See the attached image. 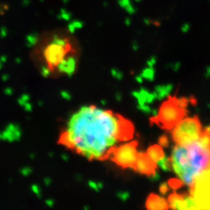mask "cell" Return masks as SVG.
Returning a JSON list of instances; mask_svg holds the SVG:
<instances>
[{"instance_id": "cell-5", "label": "cell", "mask_w": 210, "mask_h": 210, "mask_svg": "<svg viewBox=\"0 0 210 210\" xmlns=\"http://www.w3.org/2000/svg\"><path fill=\"white\" fill-rule=\"evenodd\" d=\"M190 194L194 198L197 209H210V167L202 172L190 186Z\"/></svg>"}, {"instance_id": "cell-8", "label": "cell", "mask_w": 210, "mask_h": 210, "mask_svg": "<svg viewBox=\"0 0 210 210\" xmlns=\"http://www.w3.org/2000/svg\"><path fill=\"white\" fill-rule=\"evenodd\" d=\"M157 165L155 162L149 158L147 153H138V156L136 160L134 169L136 171L142 174H146L147 176H151L156 171Z\"/></svg>"}, {"instance_id": "cell-60", "label": "cell", "mask_w": 210, "mask_h": 210, "mask_svg": "<svg viewBox=\"0 0 210 210\" xmlns=\"http://www.w3.org/2000/svg\"><path fill=\"white\" fill-rule=\"evenodd\" d=\"M0 141H2V140H1V135H0Z\"/></svg>"}, {"instance_id": "cell-31", "label": "cell", "mask_w": 210, "mask_h": 210, "mask_svg": "<svg viewBox=\"0 0 210 210\" xmlns=\"http://www.w3.org/2000/svg\"><path fill=\"white\" fill-rule=\"evenodd\" d=\"M88 185H89V187L92 188L93 190H94L95 192H100V190L99 189V187H98V185H97V182H95V181H90L88 182Z\"/></svg>"}, {"instance_id": "cell-55", "label": "cell", "mask_w": 210, "mask_h": 210, "mask_svg": "<svg viewBox=\"0 0 210 210\" xmlns=\"http://www.w3.org/2000/svg\"><path fill=\"white\" fill-rule=\"evenodd\" d=\"M101 103H102V104H104V105H105V104H107V102H106V101H104V100H101Z\"/></svg>"}, {"instance_id": "cell-7", "label": "cell", "mask_w": 210, "mask_h": 210, "mask_svg": "<svg viewBox=\"0 0 210 210\" xmlns=\"http://www.w3.org/2000/svg\"><path fill=\"white\" fill-rule=\"evenodd\" d=\"M66 52L67 49L66 46H62L52 41L45 50V57L48 66L51 68L57 66L65 58Z\"/></svg>"}, {"instance_id": "cell-59", "label": "cell", "mask_w": 210, "mask_h": 210, "mask_svg": "<svg viewBox=\"0 0 210 210\" xmlns=\"http://www.w3.org/2000/svg\"><path fill=\"white\" fill-rule=\"evenodd\" d=\"M40 1H41V2H43V1H45V0H40Z\"/></svg>"}, {"instance_id": "cell-4", "label": "cell", "mask_w": 210, "mask_h": 210, "mask_svg": "<svg viewBox=\"0 0 210 210\" xmlns=\"http://www.w3.org/2000/svg\"><path fill=\"white\" fill-rule=\"evenodd\" d=\"M173 129V139L180 146H187L198 141L202 131L201 122L197 116L183 118Z\"/></svg>"}, {"instance_id": "cell-13", "label": "cell", "mask_w": 210, "mask_h": 210, "mask_svg": "<svg viewBox=\"0 0 210 210\" xmlns=\"http://www.w3.org/2000/svg\"><path fill=\"white\" fill-rule=\"evenodd\" d=\"M147 155L149 156V158L151 159L152 161L157 163L160 160L164 157L165 154L163 150L162 146L160 145H153L149 147V149H147L146 152Z\"/></svg>"}, {"instance_id": "cell-58", "label": "cell", "mask_w": 210, "mask_h": 210, "mask_svg": "<svg viewBox=\"0 0 210 210\" xmlns=\"http://www.w3.org/2000/svg\"><path fill=\"white\" fill-rule=\"evenodd\" d=\"M135 1H136V2H139L140 0H135Z\"/></svg>"}, {"instance_id": "cell-35", "label": "cell", "mask_w": 210, "mask_h": 210, "mask_svg": "<svg viewBox=\"0 0 210 210\" xmlns=\"http://www.w3.org/2000/svg\"><path fill=\"white\" fill-rule=\"evenodd\" d=\"M23 108L27 112H31L32 110H33V106H32L31 104H30L29 101L26 102L24 104H23Z\"/></svg>"}, {"instance_id": "cell-54", "label": "cell", "mask_w": 210, "mask_h": 210, "mask_svg": "<svg viewBox=\"0 0 210 210\" xmlns=\"http://www.w3.org/2000/svg\"><path fill=\"white\" fill-rule=\"evenodd\" d=\"M54 156V153H49V156Z\"/></svg>"}, {"instance_id": "cell-53", "label": "cell", "mask_w": 210, "mask_h": 210, "mask_svg": "<svg viewBox=\"0 0 210 210\" xmlns=\"http://www.w3.org/2000/svg\"><path fill=\"white\" fill-rule=\"evenodd\" d=\"M38 105H39V106H42V105H43V102H42V101H39V102H38Z\"/></svg>"}, {"instance_id": "cell-37", "label": "cell", "mask_w": 210, "mask_h": 210, "mask_svg": "<svg viewBox=\"0 0 210 210\" xmlns=\"http://www.w3.org/2000/svg\"><path fill=\"white\" fill-rule=\"evenodd\" d=\"M13 89L12 88V87H6V88L4 90V93L6 95H7V96H11V95H13Z\"/></svg>"}, {"instance_id": "cell-19", "label": "cell", "mask_w": 210, "mask_h": 210, "mask_svg": "<svg viewBox=\"0 0 210 210\" xmlns=\"http://www.w3.org/2000/svg\"><path fill=\"white\" fill-rule=\"evenodd\" d=\"M83 27V23L79 21H73V22H71V23L68 25L69 30L70 33H72V34H73V33L76 31V30L81 29Z\"/></svg>"}, {"instance_id": "cell-10", "label": "cell", "mask_w": 210, "mask_h": 210, "mask_svg": "<svg viewBox=\"0 0 210 210\" xmlns=\"http://www.w3.org/2000/svg\"><path fill=\"white\" fill-rule=\"evenodd\" d=\"M146 206L149 210H166L169 209L167 200L163 197L155 194H151L148 197Z\"/></svg>"}, {"instance_id": "cell-42", "label": "cell", "mask_w": 210, "mask_h": 210, "mask_svg": "<svg viewBox=\"0 0 210 210\" xmlns=\"http://www.w3.org/2000/svg\"><path fill=\"white\" fill-rule=\"evenodd\" d=\"M61 157H62V161H64L65 162H68V161H69V156L66 153L62 154Z\"/></svg>"}, {"instance_id": "cell-14", "label": "cell", "mask_w": 210, "mask_h": 210, "mask_svg": "<svg viewBox=\"0 0 210 210\" xmlns=\"http://www.w3.org/2000/svg\"><path fill=\"white\" fill-rule=\"evenodd\" d=\"M198 142L204 149L210 152V133L208 131L206 130L202 131Z\"/></svg>"}, {"instance_id": "cell-29", "label": "cell", "mask_w": 210, "mask_h": 210, "mask_svg": "<svg viewBox=\"0 0 210 210\" xmlns=\"http://www.w3.org/2000/svg\"><path fill=\"white\" fill-rule=\"evenodd\" d=\"M138 109L139 110H140V111H143V112H145L146 114L151 113V111H152V109L150 108V107H149V106H148L146 104H141V105H139V104Z\"/></svg>"}, {"instance_id": "cell-25", "label": "cell", "mask_w": 210, "mask_h": 210, "mask_svg": "<svg viewBox=\"0 0 210 210\" xmlns=\"http://www.w3.org/2000/svg\"><path fill=\"white\" fill-rule=\"evenodd\" d=\"M159 145L162 147H167L169 146V139L167 136H161L159 138Z\"/></svg>"}, {"instance_id": "cell-50", "label": "cell", "mask_w": 210, "mask_h": 210, "mask_svg": "<svg viewBox=\"0 0 210 210\" xmlns=\"http://www.w3.org/2000/svg\"><path fill=\"white\" fill-rule=\"evenodd\" d=\"M3 64H4V63H3V62H2L1 61V60H0V70L2 69V67H3Z\"/></svg>"}, {"instance_id": "cell-30", "label": "cell", "mask_w": 210, "mask_h": 210, "mask_svg": "<svg viewBox=\"0 0 210 210\" xmlns=\"http://www.w3.org/2000/svg\"><path fill=\"white\" fill-rule=\"evenodd\" d=\"M118 4L123 9H126L127 7L131 5V1L130 0H118Z\"/></svg>"}, {"instance_id": "cell-9", "label": "cell", "mask_w": 210, "mask_h": 210, "mask_svg": "<svg viewBox=\"0 0 210 210\" xmlns=\"http://www.w3.org/2000/svg\"><path fill=\"white\" fill-rule=\"evenodd\" d=\"M1 140L2 141H8L9 142H16L21 139L22 136L21 127L17 124L10 123L6 127L3 132H0Z\"/></svg>"}, {"instance_id": "cell-57", "label": "cell", "mask_w": 210, "mask_h": 210, "mask_svg": "<svg viewBox=\"0 0 210 210\" xmlns=\"http://www.w3.org/2000/svg\"><path fill=\"white\" fill-rule=\"evenodd\" d=\"M62 1H63L64 2H67V1H68V0H62Z\"/></svg>"}, {"instance_id": "cell-18", "label": "cell", "mask_w": 210, "mask_h": 210, "mask_svg": "<svg viewBox=\"0 0 210 210\" xmlns=\"http://www.w3.org/2000/svg\"><path fill=\"white\" fill-rule=\"evenodd\" d=\"M26 40H27V46L28 47H31L34 45H35L38 41V36H37V34H28L26 37Z\"/></svg>"}, {"instance_id": "cell-45", "label": "cell", "mask_w": 210, "mask_h": 210, "mask_svg": "<svg viewBox=\"0 0 210 210\" xmlns=\"http://www.w3.org/2000/svg\"><path fill=\"white\" fill-rule=\"evenodd\" d=\"M132 49L135 51V52H136V51H138L139 50V44L137 43V42H133V44H132Z\"/></svg>"}, {"instance_id": "cell-48", "label": "cell", "mask_w": 210, "mask_h": 210, "mask_svg": "<svg viewBox=\"0 0 210 210\" xmlns=\"http://www.w3.org/2000/svg\"><path fill=\"white\" fill-rule=\"evenodd\" d=\"M124 23H125V24H126L127 26H129V25L131 24L132 21L129 18H126V20H125V21H124Z\"/></svg>"}, {"instance_id": "cell-23", "label": "cell", "mask_w": 210, "mask_h": 210, "mask_svg": "<svg viewBox=\"0 0 210 210\" xmlns=\"http://www.w3.org/2000/svg\"><path fill=\"white\" fill-rule=\"evenodd\" d=\"M31 191L34 194H36V196L39 199H41L42 197V191H41V187H39L37 185H31Z\"/></svg>"}, {"instance_id": "cell-38", "label": "cell", "mask_w": 210, "mask_h": 210, "mask_svg": "<svg viewBox=\"0 0 210 210\" xmlns=\"http://www.w3.org/2000/svg\"><path fill=\"white\" fill-rule=\"evenodd\" d=\"M149 177H150V180L153 181H156L160 179V174H159L156 171L153 174H152L151 176Z\"/></svg>"}, {"instance_id": "cell-15", "label": "cell", "mask_w": 210, "mask_h": 210, "mask_svg": "<svg viewBox=\"0 0 210 210\" xmlns=\"http://www.w3.org/2000/svg\"><path fill=\"white\" fill-rule=\"evenodd\" d=\"M171 87L172 86L170 85H168V86H157L155 89V91L153 92V94L155 95L156 98L161 100L169 93V92L171 90Z\"/></svg>"}, {"instance_id": "cell-22", "label": "cell", "mask_w": 210, "mask_h": 210, "mask_svg": "<svg viewBox=\"0 0 210 210\" xmlns=\"http://www.w3.org/2000/svg\"><path fill=\"white\" fill-rule=\"evenodd\" d=\"M111 73L112 75V76L115 77L117 80H122L124 77V74L122 73V72L119 71L117 69H111Z\"/></svg>"}, {"instance_id": "cell-2", "label": "cell", "mask_w": 210, "mask_h": 210, "mask_svg": "<svg viewBox=\"0 0 210 210\" xmlns=\"http://www.w3.org/2000/svg\"><path fill=\"white\" fill-rule=\"evenodd\" d=\"M172 169L187 186H192L196 177L208 167L210 152L205 149L198 141L187 146L177 145L172 152Z\"/></svg>"}, {"instance_id": "cell-28", "label": "cell", "mask_w": 210, "mask_h": 210, "mask_svg": "<svg viewBox=\"0 0 210 210\" xmlns=\"http://www.w3.org/2000/svg\"><path fill=\"white\" fill-rule=\"evenodd\" d=\"M169 189H170V187L167 183L161 184V186H160V188H159L160 192H161V194H163V195L167 194V192H168V191H169Z\"/></svg>"}, {"instance_id": "cell-49", "label": "cell", "mask_w": 210, "mask_h": 210, "mask_svg": "<svg viewBox=\"0 0 210 210\" xmlns=\"http://www.w3.org/2000/svg\"><path fill=\"white\" fill-rule=\"evenodd\" d=\"M21 62H22V59H21V58H16V59H15V62H16V64H21Z\"/></svg>"}, {"instance_id": "cell-17", "label": "cell", "mask_w": 210, "mask_h": 210, "mask_svg": "<svg viewBox=\"0 0 210 210\" xmlns=\"http://www.w3.org/2000/svg\"><path fill=\"white\" fill-rule=\"evenodd\" d=\"M154 73H155V71H154L153 68V67H149V68H146L142 70V72H141L140 76L143 79L149 80V81H153L154 79Z\"/></svg>"}, {"instance_id": "cell-44", "label": "cell", "mask_w": 210, "mask_h": 210, "mask_svg": "<svg viewBox=\"0 0 210 210\" xmlns=\"http://www.w3.org/2000/svg\"><path fill=\"white\" fill-rule=\"evenodd\" d=\"M9 79V76L8 74H3L2 76V79L3 82H6L8 81Z\"/></svg>"}, {"instance_id": "cell-3", "label": "cell", "mask_w": 210, "mask_h": 210, "mask_svg": "<svg viewBox=\"0 0 210 210\" xmlns=\"http://www.w3.org/2000/svg\"><path fill=\"white\" fill-rule=\"evenodd\" d=\"M187 100L185 98L170 97L161 105L153 120L164 129H173L187 115Z\"/></svg>"}, {"instance_id": "cell-51", "label": "cell", "mask_w": 210, "mask_h": 210, "mask_svg": "<svg viewBox=\"0 0 210 210\" xmlns=\"http://www.w3.org/2000/svg\"><path fill=\"white\" fill-rule=\"evenodd\" d=\"M30 158L31 159H34V157H35V154L31 153L30 155Z\"/></svg>"}, {"instance_id": "cell-1", "label": "cell", "mask_w": 210, "mask_h": 210, "mask_svg": "<svg viewBox=\"0 0 210 210\" xmlns=\"http://www.w3.org/2000/svg\"><path fill=\"white\" fill-rule=\"evenodd\" d=\"M132 126L111 111L94 106L83 107L69 122L60 142L75 149L88 159H100L117 139H129Z\"/></svg>"}, {"instance_id": "cell-24", "label": "cell", "mask_w": 210, "mask_h": 210, "mask_svg": "<svg viewBox=\"0 0 210 210\" xmlns=\"http://www.w3.org/2000/svg\"><path fill=\"white\" fill-rule=\"evenodd\" d=\"M117 196L122 202H126L130 198V194L129 192H118L117 193Z\"/></svg>"}, {"instance_id": "cell-41", "label": "cell", "mask_w": 210, "mask_h": 210, "mask_svg": "<svg viewBox=\"0 0 210 210\" xmlns=\"http://www.w3.org/2000/svg\"><path fill=\"white\" fill-rule=\"evenodd\" d=\"M115 99L117 101H121L122 100V93H120V92L116 93L115 95Z\"/></svg>"}, {"instance_id": "cell-47", "label": "cell", "mask_w": 210, "mask_h": 210, "mask_svg": "<svg viewBox=\"0 0 210 210\" xmlns=\"http://www.w3.org/2000/svg\"><path fill=\"white\" fill-rule=\"evenodd\" d=\"M136 81L138 82V83H142V81H143V78H142L141 76H137L136 77Z\"/></svg>"}, {"instance_id": "cell-6", "label": "cell", "mask_w": 210, "mask_h": 210, "mask_svg": "<svg viewBox=\"0 0 210 210\" xmlns=\"http://www.w3.org/2000/svg\"><path fill=\"white\" fill-rule=\"evenodd\" d=\"M136 146L137 143L132 142L112 149V160L120 167L124 168H134L138 156Z\"/></svg>"}, {"instance_id": "cell-11", "label": "cell", "mask_w": 210, "mask_h": 210, "mask_svg": "<svg viewBox=\"0 0 210 210\" xmlns=\"http://www.w3.org/2000/svg\"><path fill=\"white\" fill-rule=\"evenodd\" d=\"M167 202L169 205V208L172 209H187V202H186V200L185 199V194L172 193L168 197Z\"/></svg>"}, {"instance_id": "cell-33", "label": "cell", "mask_w": 210, "mask_h": 210, "mask_svg": "<svg viewBox=\"0 0 210 210\" xmlns=\"http://www.w3.org/2000/svg\"><path fill=\"white\" fill-rule=\"evenodd\" d=\"M41 73L44 77H47L50 75V69L47 68L45 66H42L41 69Z\"/></svg>"}, {"instance_id": "cell-12", "label": "cell", "mask_w": 210, "mask_h": 210, "mask_svg": "<svg viewBox=\"0 0 210 210\" xmlns=\"http://www.w3.org/2000/svg\"><path fill=\"white\" fill-rule=\"evenodd\" d=\"M76 61L73 57H69L67 59L64 58L58 65L57 68L59 72H64L71 76L76 71Z\"/></svg>"}, {"instance_id": "cell-27", "label": "cell", "mask_w": 210, "mask_h": 210, "mask_svg": "<svg viewBox=\"0 0 210 210\" xmlns=\"http://www.w3.org/2000/svg\"><path fill=\"white\" fill-rule=\"evenodd\" d=\"M20 172H21V174H22L23 176L28 177L29 175H30V174L33 173V170H32L31 167H23V168H21Z\"/></svg>"}, {"instance_id": "cell-52", "label": "cell", "mask_w": 210, "mask_h": 210, "mask_svg": "<svg viewBox=\"0 0 210 210\" xmlns=\"http://www.w3.org/2000/svg\"><path fill=\"white\" fill-rule=\"evenodd\" d=\"M206 131H208L209 132V133H210V125H209V126L207 127V128H206Z\"/></svg>"}, {"instance_id": "cell-39", "label": "cell", "mask_w": 210, "mask_h": 210, "mask_svg": "<svg viewBox=\"0 0 210 210\" xmlns=\"http://www.w3.org/2000/svg\"><path fill=\"white\" fill-rule=\"evenodd\" d=\"M155 63H156V59H155V57H152L151 59L147 62V65H148L149 67H153Z\"/></svg>"}, {"instance_id": "cell-32", "label": "cell", "mask_w": 210, "mask_h": 210, "mask_svg": "<svg viewBox=\"0 0 210 210\" xmlns=\"http://www.w3.org/2000/svg\"><path fill=\"white\" fill-rule=\"evenodd\" d=\"M61 96L62 97L64 100H70L72 99V95H71V93H70L69 92H68V91H62Z\"/></svg>"}, {"instance_id": "cell-40", "label": "cell", "mask_w": 210, "mask_h": 210, "mask_svg": "<svg viewBox=\"0 0 210 210\" xmlns=\"http://www.w3.org/2000/svg\"><path fill=\"white\" fill-rule=\"evenodd\" d=\"M44 183H45V185L47 187H48V186L52 185V180L50 178V177H45V178L44 179Z\"/></svg>"}, {"instance_id": "cell-16", "label": "cell", "mask_w": 210, "mask_h": 210, "mask_svg": "<svg viewBox=\"0 0 210 210\" xmlns=\"http://www.w3.org/2000/svg\"><path fill=\"white\" fill-rule=\"evenodd\" d=\"M156 165L161 167V169L164 170V171H170L172 169L170 157L164 156V157H163L156 163Z\"/></svg>"}, {"instance_id": "cell-56", "label": "cell", "mask_w": 210, "mask_h": 210, "mask_svg": "<svg viewBox=\"0 0 210 210\" xmlns=\"http://www.w3.org/2000/svg\"><path fill=\"white\" fill-rule=\"evenodd\" d=\"M89 207H84V209H88Z\"/></svg>"}, {"instance_id": "cell-21", "label": "cell", "mask_w": 210, "mask_h": 210, "mask_svg": "<svg viewBox=\"0 0 210 210\" xmlns=\"http://www.w3.org/2000/svg\"><path fill=\"white\" fill-rule=\"evenodd\" d=\"M71 16H72L71 13H69L68 11H66L65 9H64V10L63 9H62L61 12H60V13H59V15L58 16V18L68 21L71 19Z\"/></svg>"}, {"instance_id": "cell-34", "label": "cell", "mask_w": 210, "mask_h": 210, "mask_svg": "<svg viewBox=\"0 0 210 210\" xmlns=\"http://www.w3.org/2000/svg\"><path fill=\"white\" fill-rule=\"evenodd\" d=\"M8 35V29L6 27H2L0 29V37L4 38Z\"/></svg>"}, {"instance_id": "cell-36", "label": "cell", "mask_w": 210, "mask_h": 210, "mask_svg": "<svg viewBox=\"0 0 210 210\" xmlns=\"http://www.w3.org/2000/svg\"><path fill=\"white\" fill-rule=\"evenodd\" d=\"M45 204L49 208H52L54 206V201L52 199H47L45 200Z\"/></svg>"}, {"instance_id": "cell-26", "label": "cell", "mask_w": 210, "mask_h": 210, "mask_svg": "<svg viewBox=\"0 0 210 210\" xmlns=\"http://www.w3.org/2000/svg\"><path fill=\"white\" fill-rule=\"evenodd\" d=\"M30 98V97L29 96V94H27V93H23V94L18 99V104H20L21 106L23 107V104H24L26 102L29 101Z\"/></svg>"}, {"instance_id": "cell-46", "label": "cell", "mask_w": 210, "mask_h": 210, "mask_svg": "<svg viewBox=\"0 0 210 210\" xmlns=\"http://www.w3.org/2000/svg\"><path fill=\"white\" fill-rule=\"evenodd\" d=\"M0 60H1L3 63H6L7 60H8V57H7L6 55H2V56L0 57Z\"/></svg>"}, {"instance_id": "cell-20", "label": "cell", "mask_w": 210, "mask_h": 210, "mask_svg": "<svg viewBox=\"0 0 210 210\" xmlns=\"http://www.w3.org/2000/svg\"><path fill=\"white\" fill-rule=\"evenodd\" d=\"M167 184H168L169 187L173 188V189H177V188L181 187V186L184 185L183 181H181V179H176V178L170 179V181H168V183Z\"/></svg>"}, {"instance_id": "cell-43", "label": "cell", "mask_w": 210, "mask_h": 210, "mask_svg": "<svg viewBox=\"0 0 210 210\" xmlns=\"http://www.w3.org/2000/svg\"><path fill=\"white\" fill-rule=\"evenodd\" d=\"M21 4L22 6L24 7L26 6H28L30 4V0H22V2H21Z\"/></svg>"}]
</instances>
